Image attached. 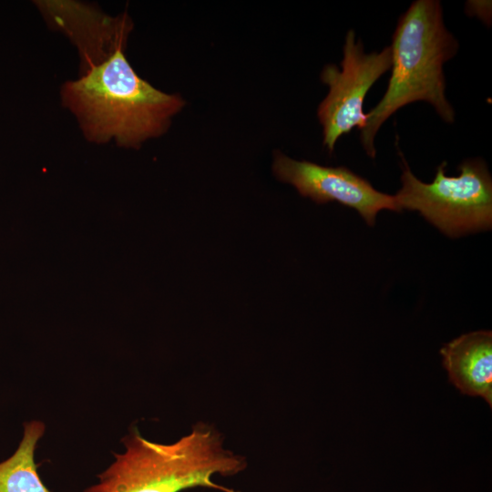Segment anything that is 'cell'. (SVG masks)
<instances>
[{
    "instance_id": "1",
    "label": "cell",
    "mask_w": 492,
    "mask_h": 492,
    "mask_svg": "<svg viewBox=\"0 0 492 492\" xmlns=\"http://www.w3.org/2000/svg\"><path fill=\"white\" fill-rule=\"evenodd\" d=\"M48 24L74 43L80 76L62 87V102L77 117L87 138L138 148L163 134L184 107L178 95L162 92L141 78L125 49L133 28L124 13L111 17L73 1L36 2Z\"/></svg>"
},
{
    "instance_id": "2",
    "label": "cell",
    "mask_w": 492,
    "mask_h": 492,
    "mask_svg": "<svg viewBox=\"0 0 492 492\" xmlns=\"http://www.w3.org/2000/svg\"><path fill=\"white\" fill-rule=\"evenodd\" d=\"M458 42L446 28L439 1L416 0L401 15L393 35L392 66L388 87L368 113L360 139L374 159V138L381 126L398 109L416 101L434 107L446 123L455 110L446 96L444 64L458 50Z\"/></svg>"
},
{
    "instance_id": "3",
    "label": "cell",
    "mask_w": 492,
    "mask_h": 492,
    "mask_svg": "<svg viewBox=\"0 0 492 492\" xmlns=\"http://www.w3.org/2000/svg\"><path fill=\"white\" fill-rule=\"evenodd\" d=\"M124 451L83 492H179L206 487L237 492L212 481L216 474L233 476L245 458L225 449L216 429L199 424L179 440L161 444L132 428L123 438Z\"/></svg>"
},
{
    "instance_id": "4",
    "label": "cell",
    "mask_w": 492,
    "mask_h": 492,
    "mask_svg": "<svg viewBox=\"0 0 492 492\" xmlns=\"http://www.w3.org/2000/svg\"><path fill=\"white\" fill-rule=\"evenodd\" d=\"M446 162L436 169L431 183L418 179L402 157V187L395 198L401 208L419 211L451 237L487 230L492 224V179L480 159H466L456 177L446 173Z\"/></svg>"
},
{
    "instance_id": "5",
    "label": "cell",
    "mask_w": 492,
    "mask_h": 492,
    "mask_svg": "<svg viewBox=\"0 0 492 492\" xmlns=\"http://www.w3.org/2000/svg\"><path fill=\"white\" fill-rule=\"evenodd\" d=\"M341 68L326 65L321 80L329 91L318 108V118L323 126V145L333 152L340 137L353 128L362 130L366 125L363 110L365 96L372 86L392 66L391 46L380 52L366 53L363 43L349 30L343 46Z\"/></svg>"
},
{
    "instance_id": "6",
    "label": "cell",
    "mask_w": 492,
    "mask_h": 492,
    "mask_svg": "<svg viewBox=\"0 0 492 492\" xmlns=\"http://www.w3.org/2000/svg\"><path fill=\"white\" fill-rule=\"evenodd\" d=\"M272 169L278 179L293 185L302 196L319 204L337 201L351 207L370 226L374 225L382 210H402L395 196L376 190L368 180L345 167L299 161L276 151Z\"/></svg>"
},
{
    "instance_id": "7",
    "label": "cell",
    "mask_w": 492,
    "mask_h": 492,
    "mask_svg": "<svg viewBox=\"0 0 492 492\" xmlns=\"http://www.w3.org/2000/svg\"><path fill=\"white\" fill-rule=\"evenodd\" d=\"M450 382L464 395L481 396L492 406V333L463 334L440 350Z\"/></svg>"
},
{
    "instance_id": "8",
    "label": "cell",
    "mask_w": 492,
    "mask_h": 492,
    "mask_svg": "<svg viewBox=\"0 0 492 492\" xmlns=\"http://www.w3.org/2000/svg\"><path fill=\"white\" fill-rule=\"evenodd\" d=\"M45 430L41 421L24 424L23 437L17 449L0 463V492H51L42 482L35 463L36 444Z\"/></svg>"
},
{
    "instance_id": "9",
    "label": "cell",
    "mask_w": 492,
    "mask_h": 492,
    "mask_svg": "<svg viewBox=\"0 0 492 492\" xmlns=\"http://www.w3.org/2000/svg\"><path fill=\"white\" fill-rule=\"evenodd\" d=\"M466 12L477 15L486 24H490L491 20V2L490 1H468L466 4Z\"/></svg>"
}]
</instances>
